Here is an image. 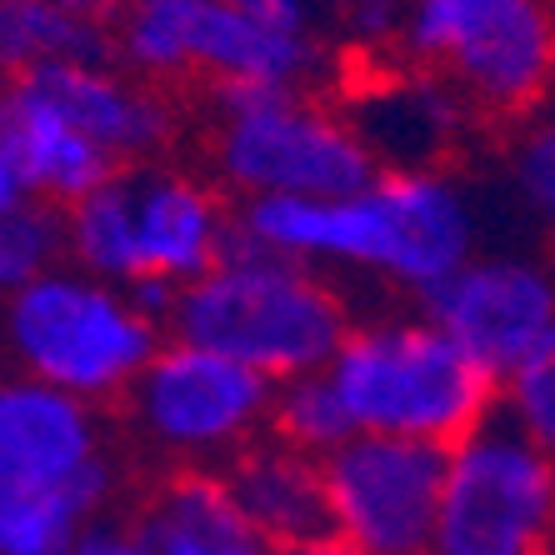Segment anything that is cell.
<instances>
[{"label": "cell", "mask_w": 555, "mask_h": 555, "mask_svg": "<svg viewBox=\"0 0 555 555\" xmlns=\"http://www.w3.org/2000/svg\"><path fill=\"white\" fill-rule=\"evenodd\" d=\"M495 415L516 426L526 440L555 455V331L530 350L520 365L501 375V401Z\"/></svg>", "instance_id": "obj_24"}, {"label": "cell", "mask_w": 555, "mask_h": 555, "mask_svg": "<svg viewBox=\"0 0 555 555\" xmlns=\"http://www.w3.org/2000/svg\"><path fill=\"white\" fill-rule=\"evenodd\" d=\"M0 486L76 495L91 516L116 511L120 470L105 411L21 371L0 375Z\"/></svg>", "instance_id": "obj_11"}, {"label": "cell", "mask_w": 555, "mask_h": 555, "mask_svg": "<svg viewBox=\"0 0 555 555\" xmlns=\"http://www.w3.org/2000/svg\"><path fill=\"white\" fill-rule=\"evenodd\" d=\"M26 80H36L120 170L170 160L181 145L185 111L176 105V95L130 76L120 61L51 65V70H36Z\"/></svg>", "instance_id": "obj_13"}, {"label": "cell", "mask_w": 555, "mask_h": 555, "mask_svg": "<svg viewBox=\"0 0 555 555\" xmlns=\"http://www.w3.org/2000/svg\"><path fill=\"white\" fill-rule=\"evenodd\" d=\"M275 380L210 346L170 336L130 386L126 430L166 470H225L271 436Z\"/></svg>", "instance_id": "obj_8"}, {"label": "cell", "mask_w": 555, "mask_h": 555, "mask_svg": "<svg viewBox=\"0 0 555 555\" xmlns=\"http://www.w3.org/2000/svg\"><path fill=\"white\" fill-rule=\"evenodd\" d=\"M405 15H411V0H336L340 36L361 51H375V46L401 51Z\"/></svg>", "instance_id": "obj_25"}, {"label": "cell", "mask_w": 555, "mask_h": 555, "mask_svg": "<svg viewBox=\"0 0 555 555\" xmlns=\"http://www.w3.org/2000/svg\"><path fill=\"white\" fill-rule=\"evenodd\" d=\"M116 15L70 0H0V86L51 65L116 61Z\"/></svg>", "instance_id": "obj_19"}, {"label": "cell", "mask_w": 555, "mask_h": 555, "mask_svg": "<svg viewBox=\"0 0 555 555\" xmlns=\"http://www.w3.org/2000/svg\"><path fill=\"white\" fill-rule=\"evenodd\" d=\"M170 340L130 285H111L61 260L0 306V346L11 371L80 396V401L126 405L130 386Z\"/></svg>", "instance_id": "obj_6"}, {"label": "cell", "mask_w": 555, "mask_h": 555, "mask_svg": "<svg viewBox=\"0 0 555 555\" xmlns=\"http://www.w3.org/2000/svg\"><path fill=\"white\" fill-rule=\"evenodd\" d=\"M65 260V225L61 210L26 201L0 216V306L21 296L30 281L55 271Z\"/></svg>", "instance_id": "obj_22"}, {"label": "cell", "mask_w": 555, "mask_h": 555, "mask_svg": "<svg viewBox=\"0 0 555 555\" xmlns=\"http://www.w3.org/2000/svg\"><path fill=\"white\" fill-rule=\"evenodd\" d=\"M350 325L340 281L250 241H235L220 266L176 291L170 310V336L220 350L275 386L331 371Z\"/></svg>", "instance_id": "obj_3"}, {"label": "cell", "mask_w": 555, "mask_h": 555, "mask_svg": "<svg viewBox=\"0 0 555 555\" xmlns=\"http://www.w3.org/2000/svg\"><path fill=\"white\" fill-rule=\"evenodd\" d=\"M331 530L365 555H436L446 451L396 436H356L325 455Z\"/></svg>", "instance_id": "obj_10"}, {"label": "cell", "mask_w": 555, "mask_h": 555, "mask_svg": "<svg viewBox=\"0 0 555 555\" xmlns=\"http://www.w3.org/2000/svg\"><path fill=\"white\" fill-rule=\"evenodd\" d=\"M275 555H365V551H356V545H350L346 535H336V530H325V535H310V541L281 545Z\"/></svg>", "instance_id": "obj_28"}, {"label": "cell", "mask_w": 555, "mask_h": 555, "mask_svg": "<svg viewBox=\"0 0 555 555\" xmlns=\"http://www.w3.org/2000/svg\"><path fill=\"white\" fill-rule=\"evenodd\" d=\"M325 375L356 436L421 440L440 451L495 421L501 401V380L421 306L356 321Z\"/></svg>", "instance_id": "obj_4"}, {"label": "cell", "mask_w": 555, "mask_h": 555, "mask_svg": "<svg viewBox=\"0 0 555 555\" xmlns=\"http://www.w3.org/2000/svg\"><path fill=\"white\" fill-rule=\"evenodd\" d=\"M65 260L111 285L185 291L241 241V206L185 160L120 170L61 210Z\"/></svg>", "instance_id": "obj_2"}, {"label": "cell", "mask_w": 555, "mask_h": 555, "mask_svg": "<svg viewBox=\"0 0 555 555\" xmlns=\"http://www.w3.org/2000/svg\"><path fill=\"white\" fill-rule=\"evenodd\" d=\"M325 46L315 30L271 26L225 0H201L191 30V80L210 91H315Z\"/></svg>", "instance_id": "obj_15"}, {"label": "cell", "mask_w": 555, "mask_h": 555, "mask_svg": "<svg viewBox=\"0 0 555 555\" xmlns=\"http://www.w3.org/2000/svg\"><path fill=\"white\" fill-rule=\"evenodd\" d=\"M225 486L250 516V526L281 551V545L310 541L331 530V501H325V461L266 436L241 451L225 470Z\"/></svg>", "instance_id": "obj_18"}, {"label": "cell", "mask_w": 555, "mask_h": 555, "mask_svg": "<svg viewBox=\"0 0 555 555\" xmlns=\"http://www.w3.org/2000/svg\"><path fill=\"white\" fill-rule=\"evenodd\" d=\"M241 241L315 266L331 281L356 275L426 306L465 260L480 256V206L451 166L380 170L336 201L241 206Z\"/></svg>", "instance_id": "obj_1"}, {"label": "cell", "mask_w": 555, "mask_h": 555, "mask_svg": "<svg viewBox=\"0 0 555 555\" xmlns=\"http://www.w3.org/2000/svg\"><path fill=\"white\" fill-rule=\"evenodd\" d=\"M86 520L95 516L76 495L5 491L0 486V555H65Z\"/></svg>", "instance_id": "obj_21"}, {"label": "cell", "mask_w": 555, "mask_h": 555, "mask_svg": "<svg viewBox=\"0 0 555 555\" xmlns=\"http://www.w3.org/2000/svg\"><path fill=\"white\" fill-rule=\"evenodd\" d=\"M505 181H511L516 206L526 210L541 231L555 235V101L511 130Z\"/></svg>", "instance_id": "obj_23"}, {"label": "cell", "mask_w": 555, "mask_h": 555, "mask_svg": "<svg viewBox=\"0 0 555 555\" xmlns=\"http://www.w3.org/2000/svg\"><path fill=\"white\" fill-rule=\"evenodd\" d=\"M545 555H555V545H551V551H545Z\"/></svg>", "instance_id": "obj_30"}, {"label": "cell", "mask_w": 555, "mask_h": 555, "mask_svg": "<svg viewBox=\"0 0 555 555\" xmlns=\"http://www.w3.org/2000/svg\"><path fill=\"white\" fill-rule=\"evenodd\" d=\"M401 61L446 80L476 120L520 126L555 101V0H411Z\"/></svg>", "instance_id": "obj_7"}, {"label": "cell", "mask_w": 555, "mask_h": 555, "mask_svg": "<svg viewBox=\"0 0 555 555\" xmlns=\"http://www.w3.org/2000/svg\"><path fill=\"white\" fill-rule=\"evenodd\" d=\"M225 5L256 15V21H271V26L315 30V21H310V0H225Z\"/></svg>", "instance_id": "obj_27"}, {"label": "cell", "mask_w": 555, "mask_h": 555, "mask_svg": "<svg viewBox=\"0 0 555 555\" xmlns=\"http://www.w3.org/2000/svg\"><path fill=\"white\" fill-rule=\"evenodd\" d=\"M421 310L501 380L555 331V271L530 250H480Z\"/></svg>", "instance_id": "obj_12"}, {"label": "cell", "mask_w": 555, "mask_h": 555, "mask_svg": "<svg viewBox=\"0 0 555 555\" xmlns=\"http://www.w3.org/2000/svg\"><path fill=\"white\" fill-rule=\"evenodd\" d=\"M30 195H26V181L15 176V166H11V155L0 151V216L5 210H15V206H26Z\"/></svg>", "instance_id": "obj_29"}, {"label": "cell", "mask_w": 555, "mask_h": 555, "mask_svg": "<svg viewBox=\"0 0 555 555\" xmlns=\"http://www.w3.org/2000/svg\"><path fill=\"white\" fill-rule=\"evenodd\" d=\"M0 151L11 155L26 195L51 210H70L91 191H101L120 166L65 116L36 80L0 86Z\"/></svg>", "instance_id": "obj_16"}, {"label": "cell", "mask_w": 555, "mask_h": 555, "mask_svg": "<svg viewBox=\"0 0 555 555\" xmlns=\"http://www.w3.org/2000/svg\"><path fill=\"white\" fill-rule=\"evenodd\" d=\"M65 555H151V545H145V530L130 511H105V516L80 526Z\"/></svg>", "instance_id": "obj_26"}, {"label": "cell", "mask_w": 555, "mask_h": 555, "mask_svg": "<svg viewBox=\"0 0 555 555\" xmlns=\"http://www.w3.org/2000/svg\"><path fill=\"white\" fill-rule=\"evenodd\" d=\"M555 545V455L501 415L446 451L436 555H545Z\"/></svg>", "instance_id": "obj_9"}, {"label": "cell", "mask_w": 555, "mask_h": 555, "mask_svg": "<svg viewBox=\"0 0 555 555\" xmlns=\"http://www.w3.org/2000/svg\"><path fill=\"white\" fill-rule=\"evenodd\" d=\"M201 155L235 206L336 201L380 176L346 105L321 91H210Z\"/></svg>", "instance_id": "obj_5"}, {"label": "cell", "mask_w": 555, "mask_h": 555, "mask_svg": "<svg viewBox=\"0 0 555 555\" xmlns=\"http://www.w3.org/2000/svg\"><path fill=\"white\" fill-rule=\"evenodd\" d=\"M130 516L141 520L151 555H275L220 470H166Z\"/></svg>", "instance_id": "obj_17"}, {"label": "cell", "mask_w": 555, "mask_h": 555, "mask_svg": "<svg viewBox=\"0 0 555 555\" xmlns=\"http://www.w3.org/2000/svg\"><path fill=\"white\" fill-rule=\"evenodd\" d=\"M120 5H126V0H120Z\"/></svg>", "instance_id": "obj_31"}, {"label": "cell", "mask_w": 555, "mask_h": 555, "mask_svg": "<svg viewBox=\"0 0 555 555\" xmlns=\"http://www.w3.org/2000/svg\"><path fill=\"white\" fill-rule=\"evenodd\" d=\"M271 436L296 446V451L315 455H336L346 440H356V426H350L346 405H340L331 375H300V380H285L275 386V411H271Z\"/></svg>", "instance_id": "obj_20"}, {"label": "cell", "mask_w": 555, "mask_h": 555, "mask_svg": "<svg viewBox=\"0 0 555 555\" xmlns=\"http://www.w3.org/2000/svg\"><path fill=\"white\" fill-rule=\"evenodd\" d=\"M346 116L356 120L361 141L371 145L380 170H440L451 166L465 135L476 130L470 105L446 86V80L401 65L375 76L371 86L350 91Z\"/></svg>", "instance_id": "obj_14"}]
</instances>
